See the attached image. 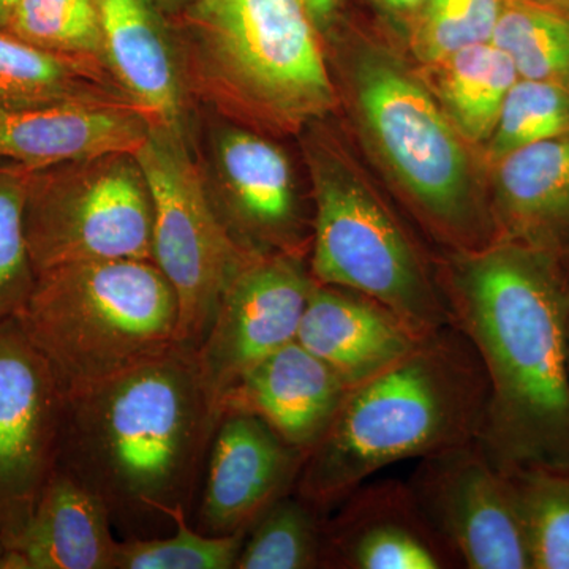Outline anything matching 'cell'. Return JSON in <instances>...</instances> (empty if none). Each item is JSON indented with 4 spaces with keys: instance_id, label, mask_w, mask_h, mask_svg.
I'll return each mask as SVG.
<instances>
[{
    "instance_id": "4fadbf2b",
    "label": "cell",
    "mask_w": 569,
    "mask_h": 569,
    "mask_svg": "<svg viewBox=\"0 0 569 569\" xmlns=\"http://www.w3.org/2000/svg\"><path fill=\"white\" fill-rule=\"evenodd\" d=\"M306 452L263 419L223 413L209 451L200 520L208 535L249 530L279 498L295 492Z\"/></svg>"
},
{
    "instance_id": "4316f807",
    "label": "cell",
    "mask_w": 569,
    "mask_h": 569,
    "mask_svg": "<svg viewBox=\"0 0 569 569\" xmlns=\"http://www.w3.org/2000/svg\"><path fill=\"white\" fill-rule=\"evenodd\" d=\"M6 31L41 50L108 67L96 0H20Z\"/></svg>"
},
{
    "instance_id": "e575fe53",
    "label": "cell",
    "mask_w": 569,
    "mask_h": 569,
    "mask_svg": "<svg viewBox=\"0 0 569 569\" xmlns=\"http://www.w3.org/2000/svg\"><path fill=\"white\" fill-rule=\"evenodd\" d=\"M531 2L542 3V6L553 7L569 13V0H531Z\"/></svg>"
},
{
    "instance_id": "8992f818",
    "label": "cell",
    "mask_w": 569,
    "mask_h": 569,
    "mask_svg": "<svg viewBox=\"0 0 569 569\" xmlns=\"http://www.w3.org/2000/svg\"><path fill=\"white\" fill-rule=\"evenodd\" d=\"M14 318L66 392L181 343L178 296L151 260L47 269Z\"/></svg>"
},
{
    "instance_id": "8fae6325",
    "label": "cell",
    "mask_w": 569,
    "mask_h": 569,
    "mask_svg": "<svg viewBox=\"0 0 569 569\" xmlns=\"http://www.w3.org/2000/svg\"><path fill=\"white\" fill-rule=\"evenodd\" d=\"M67 392L18 325L0 323V538L9 548L58 467Z\"/></svg>"
},
{
    "instance_id": "6da1fadb",
    "label": "cell",
    "mask_w": 569,
    "mask_h": 569,
    "mask_svg": "<svg viewBox=\"0 0 569 569\" xmlns=\"http://www.w3.org/2000/svg\"><path fill=\"white\" fill-rule=\"evenodd\" d=\"M452 325L489 381L479 447L501 471L569 470V276L557 254L496 241L438 268Z\"/></svg>"
},
{
    "instance_id": "30bf717a",
    "label": "cell",
    "mask_w": 569,
    "mask_h": 569,
    "mask_svg": "<svg viewBox=\"0 0 569 569\" xmlns=\"http://www.w3.org/2000/svg\"><path fill=\"white\" fill-rule=\"evenodd\" d=\"M407 488L459 568L531 569L507 475L478 441L419 459Z\"/></svg>"
},
{
    "instance_id": "603a6c76",
    "label": "cell",
    "mask_w": 569,
    "mask_h": 569,
    "mask_svg": "<svg viewBox=\"0 0 569 569\" xmlns=\"http://www.w3.org/2000/svg\"><path fill=\"white\" fill-rule=\"evenodd\" d=\"M433 96L470 146H485L515 82V66L493 43L475 44L429 67Z\"/></svg>"
},
{
    "instance_id": "52a82bcc",
    "label": "cell",
    "mask_w": 569,
    "mask_h": 569,
    "mask_svg": "<svg viewBox=\"0 0 569 569\" xmlns=\"http://www.w3.org/2000/svg\"><path fill=\"white\" fill-rule=\"evenodd\" d=\"M307 159L316 200L309 268L316 282L376 299L421 336L452 325L438 268L347 153L313 138Z\"/></svg>"
},
{
    "instance_id": "2e32d148",
    "label": "cell",
    "mask_w": 569,
    "mask_h": 569,
    "mask_svg": "<svg viewBox=\"0 0 569 569\" xmlns=\"http://www.w3.org/2000/svg\"><path fill=\"white\" fill-rule=\"evenodd\" d=\"M151 127L137 104L0 108V159L39 171L107 153H137Z\"/></svg>"
},
{
    "instance_id": "ba28073f",
    "label": "cell",
    "mask_w": 569,
    "mask_h": 569,
    "mask_svg": "<svg viewBox=\"0 0 569 569\" xmlns=\"http://www.w3.org/2000/svg\"><path fill=\"white\" fill-rule=\"evenodd\" d=\"M24 220L37 274L84 261H152V197L134 153L32 171Z\"/></svg>"
},
{
    "instance_id": "83f0119b",
    "label": "cell",
    "mask_w": 569,
    "mask_h": 569,
    "mask_svg": "<svg viewBox=\"0 0 569 569\" xmlns=\"http://www.w3.org/2000/svg\"><path fill=\"white\" fill-rule=\"evenodd\" d=\"M187 509L170 515L173 537L130 538L116 546L114 569H233L247 531L198 533L187 526Z\"/></svg>"
},
{
    "instance_id": "5b68a950",
    "label": "cell",
    "mask_w": 569,
    "mask_h": 569,
    "mask_svg": "<svg viewBox=\"0 0 569 569\" xmlns=\"http://www.w3.org/2000/svg\"><path fill=\"white\" fill-rule=\"evenodd\" d=\"M347 88L367 146L422 227L449 253L493 244L488 187L470 144L418 74L391 51L365 44L350 51Z\"/></svg>"
},
{
    "instance_id": "7c38bea8",
    "label": "cell",
    "mask_w": 569,
    "mask_h": 569,
    "mask_svg": "<svg viewBox=\"0 0 569 569\" xmlns=\"http://www.w3.org/2000/svg\"><path fill=\"white\" fill-rule=\"evenodd\" d=\"M313 284L299 254L252 252L236 268L194 348L216 407L249 370L295 342Z\"/></svg>"
},
{
    "instance_id": "3957f363",
    "label": "cell",
    "mask_w": 569,
    "mask_h": 569,
    "mask_svg": "<svg viewBox=\"0 0 569 569\" xmlns=\"http://www.w3.org/2000/svg\"><path fill=\"white\" fill-rule=\"evenodd\" d=\"M488 397L473 343L458 326H445L348 389L331 425L306 452L295 492L328 515L383 468L478 441Z\"/></svg>"
},
{
    "instance_id": "5bb4252c",
    "label": "cell",
    "mask_w": 569,
    "mask_h": 569,
    "mask_svg": "<svg viewBox=\"0 0 569 569\" xmlns=\"http://www.w3.org/2000/svg\"><path fill=\"white\" fill-rule=\"evenodd\" d=\"M216 163L223 190L217 211L236 241L305 257L309 238L287 153L263 134L230 127L217 137Z\"/></svg>"
},
{
    "instance_id": "277c9868",
    "label": "cell",
    "mask_w": 569,
    "mask_h": 569,
    "mask_svg": "<svg viewBox=\"0 0 569 569\" xmlns=\"http://www.w3.org/2000/svg\"><path fill=\"white\" fill-rule=\"evenodd\" d=\"M179 52L186 82L244 126L293 133L335 110L317 22L302 0H197Z\"/></svg>"
},
{
    "instance_id": "9a60e30c",
    "label": "cell",
    "mask_w": 569,
    "mask_h": 569,
    "mask_svg": "<svg viewBox=\"0 0 569 569\" xmlns=\"http://www.w3.org/2000/svg\"><path fill=\"white\" fill-rule=\"evenodd\" d=\"M337 508L326 518L323 568H459L419 515L407 482L362 485Z\"/></svg>"
},
{
    "instance_id": "d4e9b609",
    "label": "cell",
    "mask_w": 569,
    "mask_h": 569,
    "mask_svg": "<svg viewBox=\"0 0 569 569\" xmlns=\"http://www.w3.org/2000/svg\"><path fill=\"white\" fill-rule=\"evenodd\" d=\"M326 518L298 493H287L247 531L236 568H323Z\"/></svg>"
},
{
    "instance_id": "9c48e42d",
    "label": "cell",
    "mask_w": 569,
    "mask_h": 569,
    "mask_svg": "<svg viewBox=\"0 0 569 569\" xmlns=\"http://www.w3.org/2000/svg\"><path fill=\"white\" fill-rule=\"evenodd\" d=\"M153 206L152 261L179 301V342L197 348L224 284L247 254L228 231L183 134L151 127L134 153Z\"/></svg>"
},
{
    "instance_id": "8d00e7d4",
    "label": "cell",
    "mask_w": 569,
    "mask_h": 569,
    "mask_svg": "<svg viewBox=\"0 0 569 569\" xmlns=\"http://www.w3.org/2000/svg\"><path fill=\"white\" fill-rule=\"evenodd\" d=\"M3 550H6V546H3L2 538H0V556H2Z\"/></svg>"
},
{
    "instance_id": "ac0fdd59",
    "label": "cell",
    "mask_w": 569,
    "mask_h": 569,
    "mask_svg": "<svg viewBox=\"0 0 569 569\" xmlns=\"http://www.w3.org/2000/svg\"><path fill=\"white\" fill-rule=\"evenodd\" d=\"M496 241L569 252V132L535 142L489 164Z\"/></svg>"
},
{
    "instance_id": "1f68e13d",
    "label": "cell",
    "mask_w": 569,
    "mask_h": 569,
    "mask_svg": "<svg viewBox=\"0 0 569 569\" xmlns=\"http://www.w3.org/2000/svg\"><path fill=\"white\" fill-rule=\"evenodd\" d=\"M317 26H326L335 13L337 0H302Z\"/></svg>"
},
{
    "instance_id": "836d02e7",
    "label": "cell",
    "mask_w": 569,
    "mask_h": 569,
    "mask_svg": "<svg viewBox=\"0 0 569 569\" xmlns=\"http://www.w3.org/2000/svg\"><path fill=\"white\" fill-rule=\"evenodd\" d=\"M20 0H0V29H6L10 20L11 11L14 10Z\"/></svg>"
},
{
    "instance_id": "d6a6232c",
    "label": "cell",
    "mask_w": 569,
    "mask_h": 569,
    "mask_svg": "<svg viewBox=\"0 0 569 569\" xmlns=\"http://www.w3.org/2000/svg\"><path fill=\"white\" fill-rule=\"evenodd\" d=\"M388 9L396 11H413L421 9L426 0H380Z\"/></svg>"
},
{
    "instance_id": "7402d4cb",
    "label": "cell",
    "mask_w": 569,
    "mask_h": 569,
    "mask_svg": "<svg viewBox=\"0 0 569 569\" xmlns=\"http://www.w3.org/2000/svg\"><path fill=\"white\" fill-rule=\"evenodd\" d=\"M59 103L134 104L102 63L41 50L0 29V108Z\"/></svg>"
},
{
    "instance_id": "d6986e66",
    "label": "cell",
    "mask_w": 569,
    "mask_h": 569,
    "mask_svg": "<svg viewBox=\"0 0 569 569\" xmlns=\"http://www.w3.org/2000/svg\"><path fill=\"white\" fill-rule=\"evenodd\" d=\"M347 385L298 340L268 356L217 403L220 417L242 411L263 419L291 447L307 452L331 425Z\"/></svg>"
},
{
    "instance_id": "484cf974",
    "label": "cell",
    "mask_w": 569,
    "mask_h": 569,
    "mask_svg": "<svg viewBox=\"0 0 569 569\" xmlns=\"http://www.w3.org/2000/svg\"><path fill=\"white\" fill-rule=\"evenodd\" d=\"M531 569H569V470L508 471Z\"/></svg>"
},
{
    "instance_id": "7a4b0ae2",
    "label": "cell",
    "mask_w": 569,
    "mask_h": 569,
    "mask_svg": "<svg viewBox=\"0 0 569 569\" xmlns=\"http://www.w3.org/2000/svg\"><path fill=\"white\" fill-rule=\"evenodd\" d=\"M219 419L194 350L179 343L67 392L56 468L102 498L130 538H152L192 500Z\"/></svg>"
},
{
    "instance_id": "cb8c5ba5",
    "label": "cell",
    "mask_w": 569,
    "mask_h": 569,
    "mask_svg": "<svg viewBox=\"0 0 569 569\" xmlns=\"http://www.w3.org/2000/svg\"><path fill=\"white\" fill-rule=\"evenodd\" d=\"M520 80L569 89V13L531 0H507L492 41Z\"/></svg>"
},
{
    "instance_id": "f35d334b",
    "label": "cell",
    "mask_w": 569,
    "mask_h": 569,
    "mask_svg": "<svg viewBox=\"0 0 569 569\" xmlns=\"http://www.w3.org/2000/svg\"><path fill=\"white\" fill-rule=\"evenodd\" d=\"M568 353H569V337H568Z\"/></svg>"
},
{
    "instance_id": "74e56055",
    "label": "cell",
    "mask_w": 569,
    "mask_h": 569,
    "mask_svg": "<svg viewBox=\"0 0 569 569\" xmlns=\"http://www.w3.org/2000/svg\"><path fill=\"white\" fill-rule=\"evenodd\" d=\"M170 2H181V0H170Z\"/></svg>"
},
{
    "instance_id": "44dd1931",
    "label": "cell",
    "mask_w": 569,
    "mask_h": 569,
    "mask_svg": "<svg viewBox=\"0 0 569 569\" xmlns=\"http://www.w3.org/2000/svg\"><path fill=\"white\" fill-rule=\"evenodd\" d=\"M111 523L102 498L56 468L0 569H114Z\"/></svg>"
},
{
    "instance_id": "f546056e",
    "label": "cell",
    "mask_w": 569,
    "mask_h": 569,
    "mask_svg": "<svg viewBox=\"0 0 569 569\" xmlns=\"http://www.w3.org/2000/svg\"><path fill=\"white\" fill-rule=\"evenodd\" d=\"M507 0H426L411 31V51L422 66L490 43Z\"/></svg>"
},
{
    "instance_id": "4dcf8cb0",
    "label": "cell",
    "mask_w": 569,
    "mask_h": 569,
    "mask_svg": "<svg viewBox=\"0 0 569 569\" xmlns=\"http://www.w3.org/2000/svg\"><path fill=\"white\" fill-rule=\"evenodd\" d=\"M32 170L0 159V323L17 316L36 284L26 236V201Z\"/></svg>"
},
{
    "instance_id": "e0dca14e",
    "label": "cell",
    "mask_w": 569,
    "mask_h": 569,
    "mask_svg": "<svg viewBox=\"0 0 569 569\" xmlns=\"http://www.w3.org/2000/svg\"><path fill=\"white\" fill-rule=\"evenodd\" d=\"M425 337L376 299L316 282L296 340L350 389L396 365Z\"/></svg>"
},
{
    "instance_id": "d590c367",
    "label": "cell",
    "mask_w": 569,
    "mask_h": 569,
    "mask_svg": "<svg viewBox=\"0 0 569 569\" xmlns=\"http://www.w3.org/2000/svg\"><path fill=\"white\" fill-rule=\"evenodd\" d=\"M565 268H567L568 276H569V252L567 253V257L563 258Z\"/></svg>"
},
{
    "instance_id": "ffe728a7",
    "label": "cell",
    "mask_w": 569,
    "mask_h": 569,
    "mask_svg": "<svg viewBox=\"0 0 569 569\" xmlns=\"http://www.w3.org/2000/svg\"><path fill=\"white\" fill-rule=\"evenodd\" d=\"M114 80L153 127L187 137L186 78L173 40L146 0H96Z\"/></svg>"
},
{
    "instance_id": "f1b7e54d",
    "label": "cell",
    "mask_w": 569,
    "mask_h": 569,
    "mask_svg": "<svg viewBox=\"0 0 569 569\" xmlns=\"http://www.w3.org/2000/svg\"><path fill=\"white\" fill-rule=\"evenodd\" d=\"M569 132V89L550 82H515L492 134L485 144L486 163Z\"/></svg>"
}]
</instances>
